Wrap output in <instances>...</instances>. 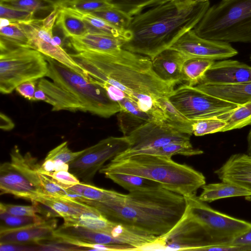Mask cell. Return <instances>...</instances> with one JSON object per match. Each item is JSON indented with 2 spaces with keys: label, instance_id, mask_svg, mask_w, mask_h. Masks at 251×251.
<instances>
[{
  "label": "cell",
  "instance_id": "obj_15",
  "mask_svg": "<svg viewBox=\"0 0 251 251\" xmlns=\"http://www.w3.org/2000/svg\"><path fill=\"white\" fill-rule=\"evenodd\" d=\"M250 82L251 66L237 60H224L215 61L199 84L234 85Z\"/></svg>",
  "mask_w": 251,
  "mask_h": 251
},
{
  "label": "cell",
  "instance_id": "obj_56",
  "mask_svg": "<svg viewBox=\"0 0 251 251\" xmlns=\"http://www.w3.org/2000/svg\"><path fill=\"white\" fill-rule=\"evenodd\" d=\"M247 153L251 155V128L247 136Z\"/></svg>",
  "mask_w": 251,
  "mask_h": 251
},
{
  "label": "cell",
  "instance_id": "obj_3",
  "mask_svg": "<svg viewBox=\"0 0 251 251\" xmlns=\"http://www.w3.org/2000/svg\"><path fill=\"white\" fill-rule=\"evenodd\" d=\"M82 202L96 208L110 221L156 237L172 229L186 207L183 196L161 185L129 192L119 201L100 202L85 198Z\"/></svg>",
  "mask_w": 251,
  "mask_h": 251
},
{
  "label": "cell",
  "instance_id": "obj_21",
  "mask_svg": "<svg viewBox=\"0 0 251 251\" xmlns=\"http://www.w3.org/2000/svg\"><path fill=\"white\" fill-rule=\"evenodd\" d=\"M193 87L237 105L251 100V82L234 85L199 84Z\"/></svg>",
  "mask_w": 251,
  "mask_h": 251
},
{
  "label": "cell",
  "instance_id": "obj_20",
  "mask_svg": "<svg viewBox=\"0 0 251 251\" xmlns=\"http://www.w3.org/2000/svg\"><path fill=\"white\" fill-rule=\"evenodd\" d=\"M37 86L48 96L49 104L52 106V111L66 110L85 112L83 106L73 95L53 81L42 78L38 82Z\"/></svg>",
  "mask_w": 251,
  "mask_h": 251
},
{
  "label": "cell",
  "instance_id": "obj_32",
  "mask_svg": "<svg viewBox=\"0 0 251 251\" xmlns=\"http://www.w3.org/2000/svg\"><path fill=\"white\" fill-rule=\"evenodd\" d=\"M0 42L6 45L31 48L28 39L21 25L11 22L10 25L0 27Z\"/></svg>",
  "mask_w": 251,
  "mask_h": 251
},
{
  "label": "cell",
  "instance_id": "obj_37",
  "mask_svg": "<svg viewBox=\"0 0 251 251\" xmlns=\"http://www.w3.org/2000/svg\"><path fill=\"white\" fill-rule=\"evenodd\" d=\"M60 6L85 13H92L113 7L107 0H71Z\"/></svg>",
  "mask_w": 251,
  "mask_h": 251
},
{
  "label": "cell",
  "instance_id": "obj_43",
  "mask_svg": "<svg viewBox=\"0 0 251 251\" xmlns=\"http://www.w3.org/2000/svg\"><path fill=\"white\" fill-rule=\"evenodd\" d=\"M118 116L119 125L124 136H127L145 122L129 113L121 110Z\"/></svg>",
  "mask_w": 251,
  "mask_h": 251
},
{
  "label": "cell",
  "instance_id": "obj_51",
  "mask_svg": "<svg viewBox=\"0 0 251 251\" xmlns=\"http://www.w3.org/2000/svg\"><path fill=\"white\" fill-rule=\"evenodd\" d=\"M59 14V7H56L50 13L42 20L43 26L47 29L52 30Z\"/></svg>",
  "mask_w": 251,
  "mask_h": 251
},
{
  "label": "cell",
  "instance_id": "obj_55",
  "mask_svg": "<svg viewBox=\"0 0 251 251\" xmlns=\"http://www.w3.org/2000/svg\"><path fill=\"white\" fill-rule=\"evenodd\" d=\"M46 1L55 7H59L63 4L64 3L71 0H44Z\"/></svg>",
  "mask_w": 251,
  "mask_h": 251
},
{
  "label": "cell",
  "instance_id": "obj_57",
  "mask_svg": "<svg viewBox=\"0 0 251 251\" xmlns=\"http://www.w3.org/2000/svg\"><path fill=\"white\" fill-rule=\"evenodd\" d=\"M11 21L8 19L0 18V27L7 26L10 25Z\"/></svg>",
  "mask_w": 251,
  "mask_h": 251
},
{
  "label": "cell",
  "instance_id": "obj_11",
  "mask_svg": "<svg viewBox=\"0 0 251 251\" xmlns=\"http://www.w3.org/2000/svg\"><path fill=\"white\" fill-rule=\"evenodd\" d=\"M129 147V141L124 136L103 139L84 149L82 153L69 164V171L84 182L89 183L106 161L125 152Z\"/></svg>",
  "mask_w": 251,
  "mask_h": 251
},
{
  "label": "cell",
  "instance_id": "obj_22",
  "mask_svg": "<svg viewBox=\"0 0 251 251\" xmlns=\"http://www.w3.org/2000/svg\"><path fill=\"white\" fill-rule=\"evenodd\" d=\"M37 202L50 207L64 220L77 217L84 213H100L96 208L73 199L45 195L39 198Z\"/></svg>",
  "mask_w": 251,
  "mask_h": 251
},
{
  "label": "cell",
  "instance_id": "obj_4",
  "mask_svg": "<svg viewBox=\"0 0 251 251\" xmlns=\"http://www.w3.org/2000/svg\"><path fill=\"white\" fill-rule=\"evenodd\" d=\"M99 172L140 176L185 197L196 195L197 190L206 184L204 176L192 167L178 163L172 157L145 153L113 158Z\"/></svg>",
  "mask_w": 251,
  "mask_h": 251
},
{
  "label": "cell",
  "instance_id": "obj_46",
  "mask_svg": "<svg viewBox=\"0 0 251 251\" xmlns=\"http://www.w3.org/2000/svg\"><path fill=\"white\" fill-rule=\"evenodd\" d=\"M201 251H251V245H238L226 242L207 246L202 248Z\"/></svg>",
  "mask_w": 251,
  "mask_h": 251
},
{
  "label": "cell",
  "instance_id": "obj_49",
  "mask_svg": "<svg viewBox=\"0 0 251 251\" xmlns=\"http://www.w3.org/2000/svg\"><path fill=\"white\" fill-rule=\"evenodd\" d=\"M100 84L105 89L110 99L115 101L118 102L125 97L129 98L126 94L110 84L100 83Z\"/></svg>",
  "mask_w": 251,
  "mask_h": 251
},
{
  "label": "cell",
  "instance_id": "obj_26",
  "mask_svg": "<svg viewBox=\"0 0 251 251\" xmlns=\"http://www.w3.org/2000/svg\"><path fill=\"white\" fill-rule=\"evenodd\" d=\"M75 11L86 23L88 33L108 35L122 39L125 43L130 39V34L128 30L119 29L105 20L92 14Z\"/></svg>",
  "mask_w": 251,
  "mask_h": 251
},
{
  "label": "cell",
  "instance_id": "obj_38",
  "mask_svg": "<svg viewBox=\"0 0 251 251\" xmlns=\"http://www.w3.org/2000/svg\"><path fill=\"white\" fill-rule=\"evenodd\" d=\"M84 151V150L75 152L72 151L68 147V142L65 141L50 151L45 160H50L53 162H60L69 164Z\"/></svg>",
  "mask_w": 251,
  "mask_h": 251
},
{
  "label": "cell",
  "instance_id": "obj_52",
  "mask_svg": "<svg viewBox=\"0 0 251 251\" xmlns=\"http://www.w3.org/2000/svg\"><path fill=\"white\" fill-rule=\"evenodd\" d=\"M230 242L234 244L251 245V226L244 232L232 239Z\"/></svg>",
  "mask_w": 251,
  "mask_h": 251
},
{
  "label": "cell",
  "instance_id": "obj_36",
  "mask_svg": "<svg viewBox=\"0 0 251 251\" xmlns=\"http://www.w3.org/2000/svg\"><path fill=\"white\" fill-rule=\"evenodd\" d=\"M226 124L225 121L218 118L195 120L192 125L193 134L196 136H201L221 132Z\"/></svg>",
  "mask_w": 251,
  "mask_h": 251
},
{
  "label": "cell",
  "instance_id": "obj_6",
  "mask_svg": "<svg viewBox=\"0 0 251 251\" xmlns=\"http://www.w3.org/2000/svg\"><path fill=\"white\" fill-rule=\"evenodd\" d=\"M45 57L48 63L46 76L73 95L83 106L85 112L109 118L121 111L119 103L110 99L100 82L50 57Z\"/></svg>",
  "mask_w": 251,
  "mask_h": 251
},
{
  "label": "cell",
  "instance_id": "obj_17",
  "mask_svg": "<svg viewBox=\"0 0 251 251\" xmlns=\"http://www.w3.org/2000/svg\"><path fill=\"white\" fill-rule=\"evenodd\" d=\"M214 173L222 181L232 183L251 192V155L232 154Z\"/></svg>",
  "mask_w": 251,
  "mask_h": 251
},
{
  "label": "cell",
  "instance_id": "obj_2",
  "mask_svg": "<svg viewBox=\"0 0 251 251\" xmlns=\"http://www.w3.org/2000/svg\"><path fill=\"white\" fill-rule=\"evenodd\" d=\"M209 7L203 0H170L154 6L132 17L130 39L122 48L152 60L194 29Z\"/></svg>",
  "mask_w": 251,
  "mask_h": 251
},
{
  "label": "cell",
  "instance_id": "obj_29",
  "mask_svg": "<svg viewBox=\"0 0 251 251\" xmlns=\"http://www.w3.org/2000/svg\"><path fill=\"white\" fill-rule=\"evenodd\" d=\"M105 177L127 190L129 192L150 189L160 186V184L140 176L121 173H108Z\"/></svg>",
  "mask_w": 251,
  "mask_h": 251
},
{
  "label": "cell",
  "instance_id": "obj_28",
  "mask_svg": "<svg viewBox=\"0 0 251 251\" xmlns=\"http://www.w3.org/2000/svg\"><path fill=\"white\" fill-rule=\"evenodd\" d=\"M203 153V151L194 148L190 140H189L173 142L157 148L137 151L130 154L126 157L139 153L153 154L169 157H172V156L177 154L191 156L201 154Z\"/></svg>",
  "mask_w": 251,
  "mask_h": 251
},
{
  "label": "cell",
  "instance_id": "obj_30",
  "mask_svg": "<svg viewBox=\"0 0 251 251\" xmlns=\"http://www.w3.org/2000/svg\"><path fill=\"white\" fill-rule=\"evenodd\" d=\"M226 123L221 132L239 129L251 125V100L239 105L224 115L218 117Z\"/></svg>",
  "mask_w": 251,
  "mask_h": 251
},
{
  "label": "cell",
  "instance_id": "obj_34",
  "mask_svg": "<svg viewBox=\"0 0 251 251\" xmlns=\"http://www.w3.org/2000/svg\"><path fill=\"white\" fill-rule=\"evenodd\" d=\"M113 7L133 17L146 8L153 7L170 0H107Z\"/></svg>",
  "mask_w": 251,
  "mask_h": 251
},
{
  "label": "cell",
  "instance_id": "obj_12",
  "mask_svg": "<svg viewBox=\"0 0 251 251\" xmlns=\"http://www.w3.org/2000/svg\"><path fill=\"white\" fill-rule=\"evenodd\" d=\"M191 136L166 121L147 122L126 136L129 143L128 149L114 158H122L137 151L189 141Z\"/></svg>",
  "mask_w": 251,
  "mask_h": 251
},
{
  "label": "cell",
  "instance_id": "obj_42",
  "mask_svg": "<svg viewBox=\"0 0 251 251\" xmlns=\"http://www.w3.org/2000/svg\"><path fill=\"white\" fill-rule=\"evenodd\" d=\"M32 205H21L0 203V210L18 216H34L41 213V209L37 202Z\"/></svg>",
  "mask_w": 251,
  "mask_h": 251
},
{
  "label": "cell",
  "instance_id": "obj_59",
  "mask_svg": "<svg viewBox=\"0 0 251 251\" xmlns=\"http://www.w3.org/2000/svg\"><path fill=\"white\" fill-rule=\"evenodd\" d=\"M0 0V2H5V1H8L9 0Z\"/></svg>",
  "mask_w": 251,
  "mask_h": 251
},
{
  "label": "cell",
  "instance_id": "obj_33",
  "mask_svg": "<svg viewBox=\"0 0 251 251\" xmlns=\"http://www.w3.org/2000/svg\"><path fill=\"white\" fill-rule=\"evenodd\" d=\"M0 231L13 229L37 224L45 219L36 215L34 216H18L0 210Z\"/></svg>",
  "mask_w": 251,
  "mask_h": 251
},
{
  "label": "cell",
  "instance_id": "obj_41",
  "mask_svg": "<svg viewBox=\"0 0 251 251\" xmlns=\"http://www.w3.org/2000/svg\"><path fill=\"white\" fill-rule=\"evenodd\" d=\"M34 12L27 11L0 3V17L11 22L22 23L33 19Z\"/></svg>",
  "mask_w": 251,
  "mask_h": 251
},
{
  "label": "cell",
  "instance_id": "obj_19",
  "mask_svg": "<svg viewBox=\"0 0 251 251\" xmlns=\"http://www.w3.org/2000/svg\"><path fill=\"white\" fill-rule=\"evenodd\" d=\"M69 45L77 52L113 53L122 49L125 42L106 34L87 33L69 38Z\"/></svg>",
  "mask_w": 251,
  "mask_h": 251
},
{
  "label": "cell",
  "instance_id": "obj_1",
  "mask_svg": "<svg viewBox=\"0 0 251 251\" xmlns=\"http://www.w3.org/2000/svg\"><path fill=\"white\" fill-rule=\"evenodd\" d=\"M87 76L120 89L144 110L156 100L169 97L174 83L165 81L153 69L148 57L122 49L113 53H70Z\"/></svg>",
  "mask_w": 251,
  "mask_h": 251
},
{
  "label": "cell",
  "instance_id": "obj_13",
  "mask_svg": "<svg viewBox=\"0 0 251 251\" xmlns=\"http://www.w3.org/2000/svg\"><path fill=\"white\" fill-rule=\"evenodd\" d=\"M28 39L31 49L45 56L50 57L70 68L79 74L88 76L82 69L74 61L62 47L57 45L53 38V31L45 28L42 20L32 19L19 23Z\"/></svg>",
  "mask_w": 251,
  "mask_h": 251
},
{
  "label": "cell",
  "instance_id": "obj_18",
  "mask_svg": "<svg viewBox=\"0 0 251 251\" xmlns=\"http://www.w3.org/2000/svg\"><path fill=\"white\" fill-rule=\"evenodd\" d=\"M188 58L181 52L169 48L157 54L152 60V68L165 81L176 84L182 80V67Z\"/></svg>",
  "mask_w": 251,
  "mask_h": 251
},
{
  "label": "cell",
  "instance_id": "obj_61",
  "mask_svg": "<svg viewBox=\"0 0 251 251\" xmlns=\"http://www.w3.org/2000/svg\"><path fill=\"white\" fill-rule=\"evenodd\" d=\"M250 60L251 61V56H250Z\"/></svg>",
  "mask_w": 251,
  "mask_h": 251
},
{
  "label": "cell",
  "instance_id": "obj_23",
  "mask_svg": "<svg viewBox=\"0 0 251 251\" xmlns=\"http://www.w3.org/2000/svg\"><path fill=\"white\" fill-rule=\"evenodd\" d=\"M201 188L202 191L198 198L205 202H211L226 198L251 196L250 191L226 181L205 184Z\"/></svg>",
  "mask_w": 251,
  "mask_h": 251
},
{
  "label": "cell",
  "instance_id": "obj_45",
  "mask_svg": "<svg viewBox=\"0 0 251 251\" xmlns=\"http://www.w3.org/2000/svg\"><path fill=\"white\" fill-rule=\"evenodd\" d=\"M46 244H38V251H78L85 250L83 248L62 241L53 240Z\"/></svg>",
  "mask_w": 251,
  "mask_h": 251
},
{
  "label": "cell",
  "instance_id": "obj_31",
  "mask_svg": "<svg viewBox=\"0 0 251 251\" xmlns=\"http://www.w3.org/2000/svg\"><path fill=\"white\" fill-rule=\"evenodd\" d=\"M156 101L164 112L166 122L190 135L193 134L192 121L184 116L170 101L168 97L157 99Z\"/></svg>",
  "mask_w": 251,
  "mask_h": 251
},
{
  "label": "cell",
  "instance_id": "obj_53",
  "mask_svg": "<svg viewBox=\"0 0 251 251\" xmlns=\"http://www.w3.org/2000/svg\"><path fill=\"white\" fill-rule=\"evenodd\" d=\"M15 124L6 115L1 112L0 114V127L4 131H9L14 128Z\"/></svg>",
  "mask_w": 251,
  "mask_h": 251
},
{
  "label": "cell",
  "instance_id": "obj_27",
  "mask_svg": "<svg viewBox=\"0 0 251 251\" xmlns=\"http://www.w3.org/2000/svg\"><path fill=\"white\" fill-rule=\"evenodd\" d=\"M215 61L205 58H188L182 67V80L187 81V84L190 86L198 85Z\"/></svg>",
  "mask_w": 251,
  "mask_h": 251
},
{
  "label": "cell",
  "instance_id": "obj_7",
  "mask_svg": "<svg viewBox=\"0 0 251 251\" xmlns=\"http://www.w3.org/2000/svg\"><path fill=\"white\" fill-rule=\"evenodd\" d=\"M0 92L12 93L20 84L46 76L48 63L44 55L29 48L0 43Z\"/></svg>",
  "mask_w": 251,
  "mask_h": 251
},
{
  "label": "cell",
  "instance_id": "obj_24",
  "mask_svg": "<svg viewBox=\"0 0 251 251\" xmlns=\"http://www.w3.org/2000/svg\"><path fill=\"white\" fill-rule=\"evenodd\" d=\"M59 7V14L55 24L66 38L80 36L88 33L86 23L75 10Z\"/></svg>",
  "mask_w": 251,
  "mask_h": 251
},
{
  "label": "cell",
  "instance_id": "obj_8",
  "mask_svg": "<svg viewBox=\"0 0 251 251\" xmlns=\"http://www.w3.org/2000/svg\"><path fill=\"white\" fill-rule=\"evenodd\" d=\"M10 156V162L0 167V195L11 194L32 202L47 195L41 185L38 173L41 165L36 158L29 152L23 155L16 145Z\"/></svg>",
  "mask_w": 251,
  "mask_h": 251
},
{
  "label": "cell",
  "instance_id": "obj_25",
  "mask_svg": "<svg viewBox=\"0 0 251 251\" xmlns=\"http://www.w3.org/2000/svg\"><path fill=\"white\" fill-rule=\"evenodd\" d=\"M65 187L87 199L97 201H116L123 200L126 197V194L97 187L84 182Z\"/></svg>",
  "mask_w": 251,
  "mask_h": 251
},
{
  "label": "cell",
  "instance_id": "obj_40",
  "mask_svg": "<svg viewBox=\"0 0 251 251\" xmlns=\"http://www.w3.org/2000/svg\"><path fill=\"white\" fill-rule=\"evenodd\" d=\"M39 173L41 185L47 195L56 197L70 198L69 191L52 178L44 173Z\"/></svg>",
  "mask_w": 251,
  "mask_h": 251
},
{
  "label": "cell",
  "instance_id": "obj_48",
  "mask_svg": "<svg viewBox=\"0 0 251 251\" xmlns=\"http://www.w3.org/2000/svg\"><path fill=\"white\" fill-rule=\"evenodd\" d=\"M37 84V80L26 81L18 85L15 90L25 99L32 101H35L34 96Z\"/></svg>",
  "mask_w": 251,
  "mask_h": 251
},
{
  "label": "cell",
  "instance_id": "obj_44",
  "mask_svg": "<svg viewBox=\"0 0 251 251\" xmlns=\"http://www.w3.org/2000/svg\"><path fill=\"white\" fill-rule=\"evenodd\" d=\"M118 103L121 107V110L126 111L143 121L145 122L157 121L153 116L140 110L137 105L128 98H124Z\"/></svg>",
  "mask_w": 251,
  "mask_h": 251
},
{
  "label": "cell",
  "instance_id": "obj_35",
  "mask_svg": "<svg viewBox=\"0 0 251 251\" xmlns=\"http://www.w3.org/2000/svg\"><path fill=\"white\" fill-rule=\"evenodd\" d=\"M90 14L105 20L117 28L123 30H128L132 19V17L114 7Z\"/></svg>",
  "mask_w": 251,
  "mask_h": 251
},
{
  "label": "cell",
  "instance_id": "obj_9",
  "mask_svg": "<svg viewBox=\"0 0 251 251\" xmlns=\"http://www.w3.org/2000/svg\"><path fill=\"white\" fill-rule=\"evenodd\" d=\"M185 198V212L202 227L211 245L230 242L251 226V223L213 209L196 195Z\"/></svg>",
  "mask_w": 251,
  "mask_h": 251
},
{
  "label": "cell",
  "instance_id": "obj_47",
  "mask_svg": "<svg viewBox=\"0 0 251 251\" xmlns=\"http://www.w3.org/2000/svg\"><path fill=\"white\" fill-rule=\"evenodd\" d=\"M65 187L79 183V179L69 171L61 170L52 173L50 176Z\"/></svg>",
  "mask_w": 251,
  "mask_h": 251
},
{
  "label": "cell",
  "instance_id": "obj_10",
  "mask_svg": "<svg viewBox=\"0 0 251 251\" xmlns=\"http://www.w3.org/2000/svg\"><path fill=\"white\" fill-rule=\"evenodd\" d=\"M168 98L177 109L192 121L218 118L239 105L186 84L175 89Z\"/></svg>",
  "mask_w": 251,
  "mask_h": 251
},
{
  "label": "cell",
  "instance_id": "obj_16",
  "mask_svg": "<svg viewBox=\"0 0 251 251\" xmlns=\"http://www.w3.org/2000/svg\"><path fill=\"white\" fill-rule=\"evenodd\" d=\"M57 226L54 219L22 228L0 231V243L27 245L39 244L45 240H52Z\"/></svg>",
  "mask_w": 251,
  "mask_h": 251
},
{
  "label": "cell",
  "instance_id": "obj_50",
  "mask_svg": "<svg viewBox=\"0 0 251 251\" xmlns=\"http://www.w3.org/2000/svg\"><path fill=\"white\" fill-rule=\"evenodd\" d=\"M0 251H38L37 246L16 244H0Z\"/></svg>",
  "mask_w": 251,
  "mask_h": 251
},
{
  "label": "cell",
  "instance_id": "obj_14",
  "mask_svg": "<svg viewBox=\"0 0 251 251\" xmlns=\"http://www.w3.org/2000/svg\"><path fill=\"white\" fill-rule=\"evenodd\" d=\"M170 48L178 50L188 58L201 57L216 60L226 59L238 54L226 42L206 39L192 29L183 35Z\"/></svg>",
  "mask_w": 251,
  "mask_h": 251
},
{
  "label": "cell",
  "instance_id": "obj_58",
  "mask_svg": "<svg viewBox=\"0 0 251 251\" xmlns=\"http://www.w3.org/2000/svg\"><path fill=\"white\" fill-rule=\"evenodd\" d=\"M53 38L57 45L62 47V41L59 36L57 35L53 36Z\"/></svg>",
  "mask_w": 251,
  "mask_h": 251
},
{
  "label": "cell",
  "instance_id": "obj_54",
  "mask_svg": "<svg viewBox=\"0 0 251 251\" xmlns=\"http://www.w3.org/2000/svg\"><path fill=\"white\" fill-rule=\"evenodd\" d=\"M35 101H43L49 104V100L45 93L41 88L37 86L34 94Z\"/></svg>",
  "mask_w": 251,
  "mask_h": 251
},
{
  "label": "cell",
  "instance_id": "obj_60",
  "mask_svg": "<svg viewBox=\"0 0 251 251\" xmlns=\"http://www.w3.org/2000/svg\"><path fill=\"white\" fill-rule=\"evenodd\" d=\"M204 1H209V0H203Z\"/></svg>",
  "mask_w": 251,
  "mask_h": 251
},
{
  "label": "cell",
  "instance_id": "obj_5",
  "mask_svg": "<svg viewBox=\"0 0 251 251\" xmlns=\"http://www.w3.org/2000/svg\"><path fill=\"white\" fill-rule=\"evenodd\" d=\"M200 37L226 43H251V0H221L194 28Z\"/></svg>",
  "mask_w": 251,
  "mask_h": 251
},
{
  "label": "cell",
  "instance_id": "obj_39",
  "mask_svg": "<svg viewBox=\"0 0 251 251\" xmlns=\"http://www.w3.org/2000/svg\"><path fill=\"white\" fill-rule=\"evenodd\" d=\"M0 3L34 13L42 10H52L56 7L44 0H9Z\"/></svg>",
  "mask_w": 251,
  "mask_h": 251
}]
</instances>
